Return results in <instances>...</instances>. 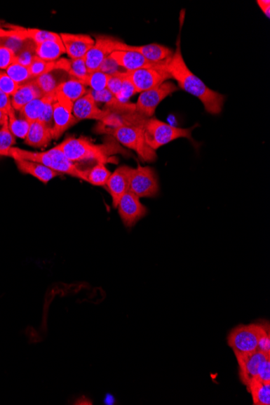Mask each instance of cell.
Here are the masks:
<instances>
[{"label":"cell","instance_id":"44dd1931","mask_svg":"<svg viewBox=\"0 0 270 405\" xmlns=\"http://www.w3.org/2000/svg\"><path fill=\"white\" fill-rule=\"evenodd\" d=\"M70 79L72 77L69 76L67 72L58 69V70L52 71L34 79V81L42 93L48 95L55 93L62 83Z\"/></svg>","mask_w":270,"mask_h":405},{"label":"cell","instance_id":"f35d334b","mask_svg":"<svg viewBox=\"0 0 270 405\" xmlns=\"http://www.w3.org/2000/svg\"><path fill=\"white\" fill-rule=\"evenodd\" d=\"M15 62V54L8 47L0 44V71L5 70Z\"/></svg>","mask_w":270,"mask_h":405},{"label":"cell","instance_id":"4fadbf2b","mask_svg":"<svg viewBox=\"0 0 270 405\" xmlns=\"http://www.w3.org/2000/svg\"><path fill=\"white\" fill-rule=\"evenodd\" d=\"M119 214L126 227H132L147 214V207L141 204L140 199L128 191L119 202Z\"/></svg>","mask_w":270,"mask_h":405},{"label":"cell","instance_id":"7dc6e473","mask_svg":"<svg viewBox=\"0 0 270 405\" xmlns=\"http://www.w3.org/2000/svg\"><path fill=\"white\" fill-rule=\"evenodd\" d=\"M7 29H5L3 27V22L0 20V40L4 39V37L6 36Z\"/></svg>","mask_w":270,"mask_h":405},{"label":"cell","instance_id":"f1b7e54d","mask_svg":"<svg viewBox=\"0 0 270 405\" xmlns=\"http://www.w3.org/2000/svg\"><path fill=\"white\" fill-rule=\"evenodd\" d=\"M111 173L104 164L97 163L88 170H86L87 182L96 186H105Z\"/></svg>","mask_w":270,"mask_h":405},{"label":"cell","instance_id":"ee69618b","mask_svg":"<svg viewBox=\"0 0 270 405\" xmlns=\"http://www.w3.org/2000/svg\"><path fill=\"white\" fill-rule=\"evenodd\" d=\"M258 6L261 8L262 12L268 18H270V1L269 0H257Z\"/></svg>","mask_w":270,"mask_h":405},{"label":"cell","instance_id":"2e32d148","mask_svg":"<svg viewBox=\"0 0 270 405\" xmlns=\"http://www.w3.org/2000/svg\"><path fill=\"white\" fill-rule=\"evenodd\" d=\"M66 54L71 60L82 58L95 44V39L87 34H60Z\"/></svg>","mask_w":270,"mask_h":405},{"label":"cell","instance_id":"4dcf8cb0","mask_svg":"<svg viewBox=\"0 0 270 405\" xmlns=\"http://www.w3.org/2000/svg\"><path fill=\"white\" fill-rule=\"evenodd\" d=\"M109 78L110 74L100 70L95 71L88 74L84 85L91 88L94 92H102V91L107 88Z\"/></svg>","mask_w":270,"mask_h":405},{"label":"cell","instance_id":"277c9868","mask_svg":"<svg viewBox=\"0 0 270 405\" xmlns=\"http://www.w3.org/2000/svg\"><path fill=\"white\" fill-rule=\"evenodd\" d=\"M97 131L114 137L121 145L135 152L142 161L151 163L156 161V152L147 145L142 128L135 126L108 127L100 124Z\"/></svg>","mask_w":270,"mask_h":405},{"label":"cell","instance_id":"ba28073f","mask_svg":"<svg viewBox=\"0 0 270 405\" xmlns=\"http://www.w3.org/2000/svg\"><path fill=\"white\" fill-rule=\"evenodd\" d=\"M126 44L115 37L99 35L95 39L94 46L84 57L88 72L99 70L107 58L116 51H125Z\"/></svg>","mask_w":270,"mask_h":405},{"label":"cell","instance_id":"1f68e13d","mask_svg":"<svg viewBox=\"0 0 270 405\" xmlns=\"http://www.w3.org/2000/svg\"><path fill=\"white\" fill-rule=\"evenodd\" d=\"M5 72L19 85L24 84L34 79L30 73L29 68L21 65V64L17 62L12 64Z\"/></svg>","mask_w":270,"mask_h":405},{"label":"cell","instance_id":"7bdbcfd3","mask_svg":"<svg viewBox=\"0 0 270 405\" xmlns=\"http://www.w3.org/2000/svg\"><path fill=\"white\" fill-rule=\"evenodd\" d=\"M14 109L12 105V101L6 94H4L2 91H0V111L8 116L11 112Z\"/></svg>","mask_w":270,"mask_h":405},{"label":"cell","instance_id":"52a82bcc","mask_svg":"<svg viewBox=\"0 0 270 405\" xmlns=\"http://www.w3.org/2000/svg\"><path fill=\"white\" fill-rule=\"evenodd\" d=\"M259 333L258 324H241L231 330L227 343L236 357L251 354L258 350Z\"/></svg>","mask_w":270,"mask_h":405},{"label":"cell","instance_id":"b9f144b4","mask_svg":"<svg viewBox=\"0 0 270 405\" xmlns=\"http://www.w3.org/2000/svg\"><path fill=\"white\" fill-rule=\"evenodd\" d=\"M91 94L95 100V101H100V102H104L105 105H109L112 103L113 101L116 99L114 95L109 92V91L107 88L102 92H94L92 91Z\"/></svg>","mask_w":270,"mask_h":405},{"label":"cell","instance_id":"cb8c5ba5","mask_svg":"<svg viewBox=\"0 0 270 405\" xmlns=\"http://www.w3.org/2000/svg\"><path fill=\"white\" fill-rule=\"evenodd\" d=\"M58 62L60 70L67 72L69 76L77 79V81H81L83 84L86 83L89 72L84 58H76V60L62 58V60H58Z\"/></svg>","mask_w":270,"mask_h":405},{"label":"cell","instance_id":"4316f807","mask_svg":"<svg viewBox=\"0 0 270 405\" xmlns=\"http://www.w3.org/2000/svg\"><path fill=\"white\" fill-rule=\"evenodd\" d=\"M246 387L251 393L254 405L270 404V382L256 380Z\"/></svg>","mask_w":270,"mask_h":405},{"label":"cell","instance_id":"74e56055","mask_svg":"<svg viewBox=\"0 0 270 405\" xmlns=\"http://www.w3.org/2000/svg\"><path fill=\"white\" fill-rule=\"evenodd\" d=\"M124 82L123 72H119L110 76L107 89L116 98L119 97L121 89H123Z\"/></svg>","mask_w":270,"mask_h":405},{"label":"cell","instance_id":"7402d4cb","mask_svg":"<svg viewBox=\"0 0 270 405\" xmlns=\"http://www.w3.org/2000/svg\"><path fill=\"white\" fill-rule=\"evenodd\" d=\"M53 140L51 130L40 121L32 122L25 142L26 145L36 147H46Z\"/></svg>","mask_w":270,"mask_h":405},{"label":"cell","instance_id":"e0dca14e","mask_svg":"<svg viewBox=\"0 0 270 405\" xmlns=\"http://www.w3.org/2000/svg\"><path fill=\"white\" fill-rule=\"evenodd\" d=\"M125 51H133L140 53L148 62L158 66H167L173 56V51L167 46L160 44H149L145 46H129L125 47Z\"/></svg>","mask_w":270,"mask_h":405},{"label":"cell","instance_id":"6da1fadb","mask_svg":"<svg viewBox=\"0 0 270 405\" xmlns=\"http://www.w3.org/2000/svg\"><path fill=\"white\" fill-rule=\"evenodd\" d=\"M180 37L181 36L179 34L176 51L173 53L171 61L166 67V71L172 79L177 81L180 88L201 100L208 113L220 114L224 107L225 95L206 86L202 79L189 70L184 60Z\"/></svg>","mask_w":270,"mask_h":405},{"label":"cell","instance_id":"484cf974","mask_svg":"<svg viewBox=\"0 0 270 405\" xmlns=\"http://www.w3.org/2000/svg\"><path fill=\"white\" fill-rule=\"evenodd\" d=\"M10 27L17 31L19 36L23 39L34 41L36 45L43 44L47 41L61 39L60 35L54 33V32L38 29H25L15 25H11Z\"/></svg>","mask_w":270,"mask_h":405},{"label":"cell","instance_id":"f546056e","mask_svg":"<svg viewBox=\"0 0 270 405\" xmlns=\"http://www.w3.org/2000/svg\"><path fill=\"white\" fill-rule=\"evenodd\" d=\"M8 126L11 133L15 138H22L25 140L26 136L28 135L29 131L30 122L24 119H18L17 115H15V110L11 112L8 116Z\"/></svg>","mask_w":270,"mask_h":405},{"label":"cell","instance_id":"e575fe53","mask_svg":"<svg viewBox=\"0 0 270 405\" xmlns=\"http://www.w3.org/2000/svg\"><path fill=\"white\" fill-rule=\"evenodd\" d=\"M15 143V138L11 133L8 120L0 128V157H4Z\"/></svg>","mask_w":270,"mask_h":405},{"label":"cell","instance_id":"3957f363","mask_svg":"<svg viewBox=\"0 0 270 405\" xmlns=\"http://www.w3.org/2000/svg\"><path fill=\"white\" fill-rule=\"evenodd\" d=\"M4 157L15 159H23L44 164L55 171L72 175L73 178L86 180V170L79 168L76 165L65 156V154L57 146L50 150L43 152H34L23 150L18 147L9 149Z\"/></svg>","mask_w":270,"mask_h":405},{"label":"cell","instance_id":"d4e9b609","mask_svg":"<svg viewBox=\"0 0 270 405\" xmlns=\"http://www.w3.org/2000/svg\"><path fill=\"white\" fill-rule=\"evenodd\" d=\"M63 54H66V50L61 39L47 41L36 45V56L42 60L55 62Z\"/></svg>","mask_w":270,"mask_h":405},{"label":"cell","instance_id":"7c38bea8","mask_svg":"<svg viewBox=\"0 0 270 405\" xmlns=\"http://www.w3.org/2000/svg\"><path fill=\"white\" fill-rule=\"evenodd\" d=\"M74 103L60 93H55L53 103V119L54 126L51 131L53 140H58L65 132L79 121L73 115Z\"/></svg>","mask_w":270,"mask_h":405},{"label":"cell","instance_id":"f6af8a7d","mask_svg":"<svg viewBox=\"0 0 270 405\" xmlns=\"http://www.w3.org/2000/svg\"><path fill=\"white\" fill-rule=\"evenodd\" d=\"M75 404H93L91 401H89L86 397H82V398L77 399Z\"/></svg>","mask_w":270,"mask_h":405},{"label":"cell","instance_id":"83f0119b","mask_svg":"<svg viewBox=\"0 0 270 405\" xmlns=\"http://www.w3.org/2000/svg\"><path fill=\"white\" fill-rule=\"evenodd\" d=\"M55 93L65 95L66 98L76 102L77 100L83 97L88 93L86 85L76 79H68L57 88Z\"/></svg>","mask_w":270,"mask_h":405},{"label":"cell","instance_id":"9c48e42d","mask_svg":"<svg viewBox=\"0 0 270 405\" xmlns=\"http://www.w3.org/2000/svg\"><path fill=\"white\" fill-rule=\"evenodd\" d=\"M166 67L156 65L135 71H126L123 73L134 85L136 93H141L160 86L163 83L168 81V79H172Z\"/></svg>","mask_w":270,"mask_h":405},{"label":"cell","instance_id":"d590c367","mask_svg":"<svg viewBox=\"0 0 270 405\" xmlns=\"http://www.w3.org/2000/svg\"><path fill=\"white\" fill-rule=\"evenodd\" d=\"M260 333H259L258 351L270 355V329L269 323L263 321L257 323Z\"/></svg>","mask_w":270,"mask_h":405},{"label":"cell","instance_id":"60d3db41","mask_svg":"<svg viewBox=\"0 0 270 405\" xmlns=\"http://www.w3.org/2000/svg\"><path fill=\"white\" fill-rule=\"evenodd\" d=\"M55 99L50 100L49 102L47 103L43 113H42L39 120L48 127L51 131L53 126H54V119H53V103H54Z\"/></svg>","mask_w":270,"mask_h":405},{"label":"cell","instance_id":"ac0fdd59","mask_svg":"<svg viewBox=\"0 0 270 405\" xmlns=\"http://www.w3.org/2000/svg\"><path fill=\"white\" fill-rule=\"evenodd\" d=\"M109 57L116 65L126 69V72L156 66L155 64L148 62L140 53L133 51H116Z\"/></svg>","mask_w":270,"mask_h":405},{"label":"cell","instance_id":"30bf717a","mask_svg":"<svg viewBox=\"0 0 270 405\" xmlns=\"http://www.w3.org/2000/svg\"><path fill=\"white\" fill-rule=\"evenodd\" d=\"M177 90L178 88L175 84L171 81H166L160 86L141 93L136 104H135L136 113L146 117V119H150L154 115L158 105L168 95H171Z\"/></svg>","mask_w":270,"mask_h":405},{"label":"cell","instance_id":"603a6c76","mask_svg":"<svg viewBox=\"0 0 270 405\" xmlns=\"http://www.w3.org/2000/svg\"><path fill=\"white\" fill-rule=\"evenodd\" d=\"M55 98V92L32 100L19 111L21 119L29 121L30 124L39 121L47 103Z\"/></svg>","mask_w":270,"mask_h":405},{"label":"cell","instance_id":"8992f818","mask_svg":"<svg viewBox=\"0 0 270 405\" xmlns=\"http://www.w3.org/2000/svg\"><path fill=\"white\" fill-rule=\"evenodd\" d=\"M236 359L243 385L247 386L256 380L270 382V355L257 350Z\"/></svg>","mask_w":270,"mask_h":405},{"label":"cell","instance_id":"7a4b0ae2","mask_svg":"<svg viewBox=\"0 0 270 405\" xmlns=\"http://www.w3.org/2000/svg\"><path fill=\"white\" fill-rule=\"evenodd\" d=\"M65 154L71 162L75 164L84 161H96L97 163L113 162L115 153H125L123 148L114 142L95 145L87 138H67L57 146Z\"/></svg>","mask_w":270,"mask_h":405},{"label":"cell","instance_id":"9a60e30c","mask_svg":"<svg viewBox=\"0 0 270 405\" xmlns=\"http://www.w3.org/2000/svg\"><path fill=\"white\" fill-rule=\"evenodd\" d=\"M73 115L78 121L97 120L102 122L107 119L108 112L105 109H100L91 93H87L83 97L74 102Z\"/></svg>","mask_w":270,"mask_h":405},{"label":"cell","instance_id":"8d00e7d4","mask_svg":"<svg viewBox=\"0 0 270 405\" xmlns=\"http://www.w3.org/2000/svg\"><path fill=\"white\" fill-rule=\"evenodd\" d=\"M20 85L11 79L8 74L3 71H0V91L10 97L17 92Z\"/></svg>","mask_w":270,"mask_h":405},{"label":"cell","instance_id":"ffe728a7","mask_svg":"<svg viewBox=\"0 0 270 405\" xmlns=\"http://www.w3.org/2000/svg\"><path fill=\"white\" fill-rule=\"evenodd\" d=\"M44 94L41 93L40 88L36 86V84L32 81L25 83L24 84L20 85V87L17 92L13 95L12 105L15 111H20L21 109L24 108L25 106L32 100L43 97Z\"/></svg>","mask_w":270,"mask_h":405},{"label":"cell","instance_id":"8fae6325","mask_svg":"<svg viewBox=\"0 0 270 405\" xmlns=\"http://www.w3.org/2000/svg\"><path fill=\"white\" fill-rule=\"evenodd\" d=\"M129 191L141 198H152L158 194L160 185L155 170L149 166L132 168Z\"/></svg>","mask_w":270,"mask_h":405},{"label":"cell","instance_id":"bcb514c9","mask_svg":"<svg viewBox=\"0 0 270 405\" xmlns=\"http://www.w3.org/2000/svg\"><path fill=\"white\" fill-rule=\"evenodd\" d=\"M8 120V116L0 111V126H2Z\"/></svg>","mask_w":270,"mask_h":405},{"label":"cell","instance_id":"d6a6232c","mask_svg":"<svg viewBox=\"0 0 270 405\" xmlns=\"http://www.w3.org/2000/svg\"><path fill=\"white\" fill-rule=\"evenodd\" d=\"M32 77L34 79L42 76V74L49 73L52 71L58 70V60L55 62H47L41 60L38 57H35L33 62H32L31 65L29 67Z\"/></svg>","mask_w":270,"mask_h":405},{"label":"cell","instance_id":"ab89813d","mask_svg":"<svg viewBox=\"0 0 270 405\" xmlns=\"http://www.w3.org/2000/svg\"><path fill=\"white\" fill-rule=\"evenodd\" d=\"M124 77V82L123 89L121 91V93L118 99L121 102H127V100H129L132 95L136 93V91L135 89L134 85L125 77Z\"/></svg>","mask_w":270,"mask_h":405},{"label":"cell","instance_id":"d6986e66","mask_svg":"<svg viewBox=\"0 0 270 405\" xmlns=\"http://www.w3.org/2000/svg\"><path fill=\"white\" fill-rule=\"evenodd\" d=\"M15 163L17 164L20 172L33 175L34 178L44 184L48 183L49 181L55 179L60 174L40 163L23 161V159H15Z\"/></svg>","mask_w":270,"mask_h":405},{"label":"cell","instance_id":"5b68a950","mask_svg":"<svg viewBox=\"0 0 270 405\" xmlns=\"http://www.w3.org/2000/svg\"><path fill=\"white\" fill-rule=\"evenodd\" d=\"M194 128L195 126L183 129L167 124L157 119H147L144 126L145 140L152 150L156 151L178 138H187L193 140L191 135Z\"/></svg>","mask_w":270,"mask_h":405},{"label":"cell","instance_id":"5bb4252c","mask_svg":"<svg viewBox=\"0 0 270 405\" xmlns=\"http://www.w3.org/2000/svg\"><path fill=\"white\" fill-rule=\"evenodd\" d=\"M132 168L129 166H120L116 168L107 183V187L109 194L112 197L113 206L116 208L123 196L129 191L130 180Z\"/></svg>","mask_w":270,"mask_h":405},{"label":"cell","instance_id":"836d02e7","mask_svg":"<svg viewBox=\"0 0 270 405\" xmlns=\"http://www.w3.org/2000/svg\"><path fill=\"white\" fill-rule=\"evenodd\" d=\"M36 57V44L34 41L28 40L17 55L15 62L25 67H29Z\"/></svg>","mask_w":270,"mask_h":405}]
</instances>
